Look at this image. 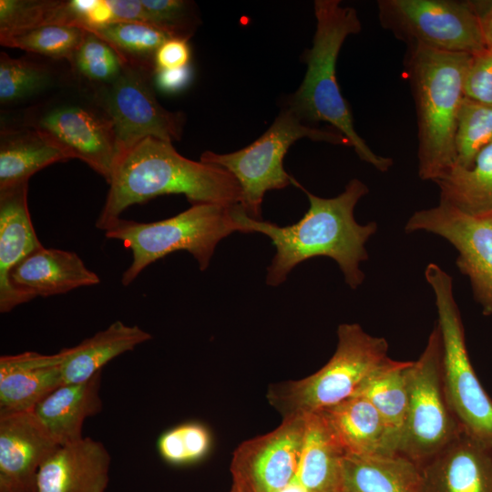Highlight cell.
<instances>
[{
  "instance_id": "1",
  "label": "cell",
  "mask_w": 492,
  "mask_h": 492,
  "mask_svg": "<svg viewBox=\"0 0 492 492\" xmlns=\"http://www.w3.org/2000/svg\"><path fill=\"white\" fill-rule=\"evenodd\" d=\"M292 184L308 197L309 209L297 222L279 226L249 217L240 204L231 214L240 232H259L269 237L276 253L267 269L266 283L278 286L299 263L317 256L335 261L345 282L357 289L364 280L360 264L367 261V241L377 231L374 221L360 224L354 219V208L369 190L358 179H351L344 190L333 198H321L304 189L295 179Z\"/></svg>"
},
{
  "instance_id": "2",
  "label": "cell",
  "mask_w": 492,
  "mask_h": 492,
  "mask_svg": "<svg viewBox=\"0 0 492 492\" xmlns=\"http://www.w3.org/2000/svg\"><path fill=\"white\" fill-rule=\"evenodd\" d=\"M96 226L105 231L134 204L161 195L182 194L193 204H240L236 179L219 166L189 159L171 142L148 137L119 160Z\"/></svg>"
},
{
  "instance_id": "3",
  "label": "cell",
  "mask_w": 492,
  "mask_h": 492,
  "mask_svg": "<svg viewBox=\"0 0 492 492\" xmlns=\"http://www.w3.org/2000/svg\"><path fill=\"white\" fill-rule=\"evenodd\" d=\"M316 30L312 47L302 55L307 69L285 107L308 124L326 122L350 142L359 159L381 172L393 166L391 158L375 154L356 132L347 101L336 79L337 58L345 39L358 34L357 11L339 0L314 1Z\"/></svg>"
},
{
  "instance_id": "4",
  "label": "cell",
  "mask_w": 492,
  "mask_h": 492,
  "mask_svg": "<svg viewBox=\"0 0 492 492\" xmlns=\"http://www.w3.org/2000/svg\"><path fill=\"white\" fill-rule=\"evenodd\" d=\"M471 55L407 46L405 73L417 117L418 175L436 181L456 162L455 135Z\"/></svg>"
},
{
  "instance_id": "5",
  "label": "cell",
  "mask_w": 492,
  "mask_h": 492,
  "mask_svg": "<svg viewBox=\"0 0 492 492\" xmlns=\"http://www.w3.org/2000/svg\"><path fill=\"white\" fill-rule=\"evenodd\" d=\"M337 338L334 354L317 372L269 387L267 398L283 418L315 413L355 395L390 359L387 341L358 323L340 324Z\"/></svg>"
},
{
  "instance_id": "6",
  "label": "cell",
  "mask_w": 492,
  "mask_h": 492,
  "mask_svg": "<svg viewBox=\"0 0 492 492\" xmlns=\"http://www.w3.org/2000/svg\"><path fill=\"white\" fill-rule=\"evenodd\" d=\"M231 208L200 203L159 221L121 218L113 221L104 231L105 236L123 241L132 252L131 263L120 280L122 285L131 284L149 265L178 251L190 252L200 270H206L220 241L240 231Z\"/></svg>"
},
{
  "instance_id": "7",
  "label": "cell",
  "mask_w": 492,
  "mask_h": 492,
  "mask_svg": "<svg viewBox=\"0 0 492 492\" xmlns=\"http://www.w3.org/2000/svg\"><path fill=\"white\" fill-rule=\"evenodd\" d=\"M21 124L110 182L117 166L113 127L89 89L72 79L67 87L26 108Z\"/></svg>"
},
{
  "instance_id": "8",
  "label": "cell",
  "mask_w": 492,
  "mask_h": 492,
  "mask_svg": "<svg viewBox=\"0 0 492 492\" xmlns=\"http://www.w3.org/2000/svg\"><path fill=\"white\" fill-rule=\"evenodd\" d=\"M425 277L435 296L436 323L442 340V379L447 402L464 433L492 447V399L469 359L453 279L433 262L426 266Z\"/></svg>"
},
{
  "instance_id": "9",
  "label": "cell",
  "mask_w": 492,
  "mask_h": 492,
  "mask_svg": "<svg viewBox=\"0 0 492 492\" xmlns=\"http://www.w3.org/2000/svg\"><path fill=\"white\" fill-rule=\"evenodd\" d=\"M302 138L351 147L349 140L337 130L308 124L284 106L271 127L247 147L227 154L207 150L200 161L219 166L232 174L241 190L240 205L249 217L262 220L261 203L266 191L292 184V177L284 169L283 159L289 148Z\"/></svg>"
},
{
  "instance_id": "10",
  "label": "cell",
  "mask_w": 492,
  "mask_h": 492,
  "mask_svg": "<svg viewBox=\"0 0 492 492\" xmlns=\"http://www.w3.org/2000/svg\"><path fill=\"white\" fill-rule=\"evenodd\" d=\"M407 417L398 454L421 466L464 432L444 389L437 323L418 359L407 368Z\"/></svg>"
},
{
  "instance_id": "11",
  "label": "cell",
  "mask_w": 492,
  "mask_h": 492,
  "mask_svg": "<svg viewBox=\"0 0 492 492\" xmlns=\"http://www.w3.org/2000/svg\"><path fill=\"white\" fill-rule=\"evenodd\" d=\"M378 19L407 46L475 55L486 44L471 2L455 0H379Z\"/></svg>"
},
{
  "instance_id": "12",
  "label": "cell",
  "mask_w": 492,
  "mask_h": 492,
  "mask_svg": "<svg viewBox=\"0 0 492 492\" xmlns=\"http://www.w3.org/2000/svg\"><path fill=\"white\" fill-rule=\"evenodd\" d=\"M153 75L154 71L126 63L113 82L92 91L112 123L117 165L145 138L171 143L181 138L185 114L169 111L159 103L153 89Z\"/></svg>"
},
{
  "instance_id": "13",
  "label": "cell",
  "mask_w": 492,
  "mask_h": 492,
  "mask_svg": "<svg viewBox=\"0 0 492 492\" xmlns=\"http://www.w3.org/2000/svg\"><path fill=\"white\" fill-rule=\"evenodd\" d=\"M406 232L425 231L446 240L457 251V269L469 279L483 313L492 315V220L468 216L439 201L415 211Z\"/></svg>"
},
{
  "instance_id": "14",
  "label": "cell",
  "mask_w": 492,
  "mask_h": 492,
  "mask_svg": "<svg viewBox=\"0 0 492 492\" xmlns=\"http://www.w3.org/2000/svg\"><path fill=\"white\" fill-rule=\"evenodd\" d=\"M305 426V415L284 417L270 433L241 443L231 463L232 482L246 492H282L295 477Z\"/></svg>"
},
{
  "instance_id": "15",
  "label": "cell",
  "mask_w": 492,
  "mask_h": 492,
  "mask_svg": "<svg viewBox=\"0 0 492 492\" xmlns=\"http://www.w3.org/2000/svg\"><path fill=\"white\" fill-rule=\"evenodd\" d=\"M60 446L34 411L0 413V492H37L38 470Z\"/></svg>"
},
{
  "instance_id": "16",
  "label": "cell",
  "mask_w": 492,
  "mask_h": 492,
  "mask_svg": "<svg viewBox=\"0 0 492 492\" xmlns=\"http://www.w3.org/2000/svg\"><path fill=\"white\" fill-rule=\"evenodd\" d=\"M99 282V276L76 252L45 247L26 257L9 274L10 286L22 303Z\"/></svg>"
},
{
  "instance_id": "17",
  "label": "cell",
  "mask_w": 492,
  "mask_h": 492,
  "mask_svg": "<svg viewBox=\"0 0 492 492\" xmlns=\"http://www.w3.org/2000/svg\"><path fill=\"white\" fill-rule=\"evenodd\" d=\"M420 469L424 492H492V447L464 432Z\"/></svg>"
},
{
  "instance_id": "18",
  "label": "cell",
  "mask_w": 492,
  "mask_h": 492,
  "mask_svg": "<svg viewBox=\"0 0 492 492\" xmlns=\"http://www.w3.org/2000/svg\"><path fill=\"white\" fill-rule=\"evenodd\" d=\"M61 349L55 354L25 352L0 357V413L32 412L64 384Z\"/></svg>"
},
{
  "instance_id": "19",
  "label": "cell",
  "mask_w": 492,
  "mask_h": 492,
  "mask_svg": "<svg viewBox=\"0 0 492 492\" xmlns=\"http://www.w3.org/2000/svg\"><path fill=\"white\" fill-rule=\"evenodd\" d=\"M110 455L90 437L61 446L40 466L37 492H105Z\"/></svg>"
},
{
  "instance_id": "20",
  "label": "cell",
  "mask_w": 492,
  "mask_h": 492,
  "mask_svg": "<svg viewBox=\"0 0 492 492\" xmlns=\"http://www.w3.org/2000/svg\"><path fill=\"white\" fill-rule=\"evenodd\" d=\"M25 183L0 191V312L22 304L9 283L12 269L26 257L44 247L35 231L27 206Z\"/></svg>"
},
{
  "instance_id": "21",
  "label": "cell",
  "mask_w": 492,
  "mask_h": 492,
  "mask_svg": "<svg viewBox=\"0 0 492 492\" xmlns=\"http://www.w3.org/2000/svg\"><path fill=\"white\" fill-rule=\"evenodd\" d=\"M318 413L330 426L345 456L397 454L383 418L364 396L354 395Z\"/></svg>"
},
{
  "instance_id": "22",
  "label": "cell",
  "mask_w": 492,
  "mask_h": 492,
  "mask_svg": "<svg viewBox=\"0 0 492 492\" xmlns=\"http://www.w3.org/2000/svg\"><path fill=\"white\" fill-rule=\"evenodd\" d=\"M304 415V439L292 481L306 492H344L343 449L318 412Z\"/></svg>"
},
{
  "instance_id": "23",
  "label": "cell",
  "mask_w": 492,
  "mask_h": 492,
  "mask_svg": "<svg viewBox=\"0 0 492 492\" xmlns=\"http://www.w3.org/2000/svg\"><path fill=\"white\" fill-rule=\"evenodd\" d=\"M101 372L89 380L63 384L34 410V413L60 446L81 440L87 417L102 410L99 395Z\"/></svg>"
},
{
  "instance_id": "24",
  "label": "cell",
  "mask_w": 492,
  "mask_h": 492,
  "mask_svg": "<svg viewBox=\"0 0 492 492\" xmlns=\"http://www.w3.org/2000/svg\"><path fill=\"white\" fill-rule=\"evenodd\" d=\"M150 339L151 334L138 325H128L121 321L112 323L77 345L62 349L64 384L89 380L109 361Z\"/></svg>"
},
{
  "instance_id": "25",
  "label": "cell",
  "mask_w": 492,
  "mask_h": 492,
  "mask_svg": "<svg viewBox=\"0 0 492 492\" xmlns=\"http://www.w3.org/2000/svg\"><path fill=\"white\" fill-rule=\"evenodd\" d=\"M68 159L55 145L23 124L1 127L0 191L28 183L42 169Z\"/></svg>"
},
{
  "instance_id": "26",
  "label": "cell",
  "mask_w": 492,
  "mask_h": 492,
  "mask_svg": "<svg viewBox=\"0 0 492 492\" xmlns=\"http://www.w3.org/2000/svg\"><path fill=\"white\" fill-rule=\"evenodd\" d=\"M344 492H424L421 469L400 455L343 459Z\"/></svg>"
},
{
  "instance_id": "27",
  "label": "cell",
  "mask_w": 492,
  "mask_h": 492,
  "mask_svg": "<svg viewBox=\"0 0 492 492\" xmlns=\"http://www.w3.org/2000/svg\"><path fill=\"white\" fill-rule=\"evenodd\" d=\"M435 182L440 201L468 216L492 220V142L469 168L455 166Z\"/></svg>"
},
{
  "instance_id": "28",
  "label": "cell",
  "mask_w": 492,
  "mask_h": 492,
  "mask_svg": "<svg viewBox=\"0 0 492 492\" xmlns=\"http://www.w3.org/2000/svg\"><path fill=\"white\" fill-rule=\"evenodd\" d=\"M411 361L389 359L359 389L355 395L366 398L383 418L392 446L398 454L408 408L407 368Z\"/></svg>"
},
{
  "instance_id": "29",
  "label": "cell",
  "mask_w": 492,
  "mask_h": 492,
  "mask_svg": "<svg viewBox=\"0 0 492 492\" xmlns=\"http://www.w3.org/2000/svg\"><path fill=\"white\" fill-rule=\"evenodd\" d=\"M56 69L46 61L26 56L14 58L1 52V107L11 108L27 103L34 106L41 101L40 98H47V91H55L57 84H67L65 76H59Z\"/></svg>"
},
{
  "instance_id": "30",
  "label": "cell",
  "mask_w": 492,
  "mask_h": 492,
  "mask_svg": "<svg viewBox=\"0 0 492 492\" xmlns=\"http://www.w3.org/2000/svg\"><path fill=\"white\" fill-rule=\"evenodd\" d=\"M85 30L105 40L126 63L154 72L157 50L172 38L159 28L138 22L117 21Z\"/></svg>"
},
{
  "instance_id": "31",
  "label": "cell",
  "mask_w": 492,
  "mask_h": 492,
  "mask_svg": "<svg viewBox=\"0 0 492 492\" xmlns=\"http://www.w3.org/2000/svg\"><path fill=\"white\" fill-rule=\"evenodd\" d=\"M125 64L109 44L87 30L82 43L68 62L73 81L91 91L113 82Z\"/></svg>"
},
{
  "instance_id": "32",
  "label": "cell",
  "mask_w": 492,
  "mask_h": 492,
  "mask_svg": "<svg viewBox=\"0 0 492 492\" xmlns=\"http://www.w3.org/2000/svg\"><path fill=\"white\" fill-rule=\"evenodd\" d=\"M85 35L86 30L81 27L52 24L0 36V42L5 46L68 63Z\"/></svg>"
},
{
  "instance_id": "33",
  "label": "cell",
  "mask_w": 492,
  "mask_h": 492,
  "mask_svg": "<svg viewBox=\"0 0 492 492\" xmlns=\"http://www.w3.org/2000/svg\"><path fill=\"white\" fill-rule=\"evenodd\" d=\"M492 142V107L464 97L455 135V166L469 168L479 151Z\"/></svg>"
},
{
  "instance_id": "34",
  "label": "cell",
  "mask_w": 492,
  "mask_h": 492,
  "mask_svg": "<svg viewBox=\"0 0 492 492\" xmlns=\"http://www.w3.org/2000/svg\"><path fill=\"white\" fill-rule=\"evenodd\" d=\"M211 435L201 423L187 422L163 432L157 440L161 458L174 466L197 463L210 452Z\"/></svg>"
},
{
  "instance_id": "35",
  "label": "cell",
  "mask_w": 492,
  "mask_h": 492,
  "mask_svg": "<svg viewBox=\"0 0 492 492\" xmlns=\"http://www.w3.org/2000/svg\"><path fill=\"white\" fill-rule=\"evenodd\" d=\"M65 22V1H0V36Z\"/></svg>"
},
{
  "instance_id": "36",
  "label": "cell",
  "mask_w": 492,
  "mask_h": 492,
  "mask_svg": "<svg viewBox=\"0 0 492 492\" xmlns=\"http://www.w3.org/2000/svg\"><path fill=\"white\" fill-rule=\"evenodd\" d=\"M148 25L172 37L189 40L200 24L196 5L185 0H141Z\"/></svg>"
},
{
  "instance_id": "37",
  "label": "cell",
  "mask_w": 492,
  "mask_h": 492,
  "mask_svg": "<svg viewBox=\"0 0 492 492\" xmlns=\"http://www.w3.org/2000/svg\"><path fill=\"white\" fill-rule=\"evenodd\" d=\"M464 96L492 107V48L472 55L464 80Z\"/></svg>"
},
{
  "instance_id": "38",
  "label": "cell",
  "mask_w": 492,
  "mask_h": 492,
  "mask_svg": "<svg viewBox=\"0 0 492 492\" xmlns=\"http://www.w3.org/2000/svg\"><path fill=\"white\" fill-rule=\"evenodd\" d=\"M189 40L172 37L164 42L155 54V70L173 69L190 65Z\"/></svg>"
},
{
  "instance_id": "39",
  "label": "cell",
  "mask_w": 492,
  "mask_h": 492,
  "mask_svg": "<svg viewBox=\"0 0 492 492\" xmlns=\"http://www.w3.org/2000/svg\"><path fill=\"white\" fill-rule=\"evenodd\" d=\"M192 79L193 70L190 65L173 69H158L153 75L154 87L165 94H177L185 90Z\"/></svg>"
},
{
  "instance_id": "40",
  "label": "cell",
  "mask_w": 492,
  "mask_h": 492,
  "mask_svg": "<svg viewBox=\"0 0 492 492\" xmlns=\"http://www.w3.org/2000/svg\"><path fill=\"white\" fill-rule=\"evenodd\" d=\"M114 15V22H138L148 24L146 10L141 0H108Z\"/></svg>"
},
{
  "instance_id": "41",
  "label": "cell",
  "mask_w": 492,
  "mask_h": 492,
  "mask_svg": "<svg viewBox=\"0 0 492 492\" xmlns=\"http://www.w3.org/2000/svg\"><path fill=\"white\" fill-rule=\"evenodd\" d=\"M478 16L487 47L492 48V1H471Z\"/></svg>"
},
{
  "instance_id": "42",
  "label": "cell",
  "mask_w": 492,
  "mask_h": 492,
  "mask_svg": "<svg viewBox=\"0 0 492 492\" xmlns=\"http://www.w3.org/2000/svg\"><path fill=\"white\" fill-rule=\"evenodd\" d=\"M230 492H246V491L240 484L232 482V486Z\"/></svg>"
},
{
  "instance_id": "43",
  "label": "cell",
  "mask_w": 492,
  "mask_h": 492,
  "mask_svg": "<svg viewBox=\"0 0 492 492\" xmlns=\"http://www.w3.org/2000/svg\"><path fill=\"white\" fill-rule=\"evenodd\" d=\"M66 11H67V1H66Z\"/></svg>"
}]
</instances>
